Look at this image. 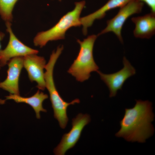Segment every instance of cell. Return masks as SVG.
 Here are the masks:
<instances>
[{
	"label": "cell",
	"instance_id": "obj_1",
	"mask_svg": "<svg viewBox=\"0 0 155 155\" xmlns=\"http://www.w3.org/2000/svg\"><path fill=\"white\" fill-rule=\"evenodd\" d=\"M154 118L152 102L136 100L134 107L125 109L120 121V129L115 135L129 142H145L154 134V128L152 122Z\"/></svg>",
	"mask_w": 155,
	"mask_h": 155
},
{
	"label": "cell",
	"instance_id": "obj_2",
	"mask_svg": "<svg viewBox=\"0 0 155 155\" xmlns=\"http://www.w3.org/2000/svg\"><path fill=\"white\" fill-rule=\"evenodd\" d=\"M85 4L84 1L76 2L74 9L62 17L53 27L36 35L33 39L34 45L42 48L49 41L64 39L65 32L68 29L73 27L80 26L81 24L80 16Z\"/></svg>",
	"mask_w": 155,
	"mask_h": 155
},
{
	"label": "cell",
	"instance_id": "obj_3",
	"mask_svg": "<svg viewBox=\"0 0 155 155\" xmlns=\"http://www.w3.org/2000/svg\"><path fill=\"white\" fill-rule=\"evenodd\" d=\"M97 35L88 36L82 41L77 40L80 45L78 54L68 69V72L75 77L78 81L83 82L88 80L90 73L98 70L93 56V49Z\"/></svg>",
	"mask_w": 155,
	"mask_h": 155
},
{
	"label": "cell",
	"instance_id": "obj_4",
	"mask_svg": "<svg viewBox=\"0 0 155 155\" xmlns=\"http://www.w3.org/2000/svg\"><path fill=\"white\" fill-rule=\"evenodd\" d=\"M57 60L54 57L50 58L46 64L44 76L46 88L49 92L50 100L54 112V116L58 121L60 127L63 129L66 127L69 119L67 109L69 106L79 103V99H75L71 102L65 101L61 97L56 87L53 77L55 65Z\"/></svg>",
	"mask_w": 155,
	"mask_h": 155
},
{
	"label": "cell",
	"instance_id": "obj_5",
	"mask_svg": "<svg viewBox=\"0 0 155 155\" xmlns=\"http://www.w3.org/2000/svg\"><path fill=\"white\" fill-rule=\"evenodd\" d=\"M144 5L143 3L137 0H132L120 7L117 14L112 18L107 21L106 26L97 36L112 32L116 35L120 42L123 43L121 31L123 24L131 16L141 12Z\"/></svg>",
	"mask_w": 155,
	"mask_h": 155
},
{
	"label": "cell",
	"instance_id": "obj_6",
	"mask_svg": "<svg viewBox=\"0 0 155 155\" xmlns=\"http://www.w3.org/2000/svg\"><path fill=\"white\" fill-rule=\"evenodd\" d=\"M91 121L89 115L79 113L72 119V127L62 137L60 143L54 149L55 155H64L67 151L73 148L79 140L82 131Z\"/></svg>",
	"mask_w": 155,
	"mask_h": 155
},
{
	"label": "cell",
	"instance_id": "obj_7",
	"mask_svg": "<svg viewBox=\"0 0 155 155\" xmlns=\"http://www.w3.org/2000/svg\"><path fill=\"white\" fill-rule=\"evenodd\" d=\"M5 24L6 30L9 34V40L6 47L0 50V67L4 66L13 58L38 53V51L26 45L16 37L12 30L10 22H5Z\"/></svg>",
	"mask_w": 155,
	"mask_h": 155
},
{
	"label": "cell",
	"instance_id": "obj_8",
	"mask_svg": "<svg viewBox=\"0 0 155 155\" xmlns=\"http://www.w3.org/2000/svg\"><path fill=\"white\" fill-rule=\"evenodd\" d=\"M123 68L114 73L106 74L99 70L97 71L101 80L108 87L110 97L115 96L117 91L121 90L125 81L136 73L135 69L125 57L123 59Z\"/></svg>",
	"mask_w": 155,
	"mask_h": 155
},
{
	"label": "cell",
	"instance_id": "obj_9",
	"mask_svg": "<svg viewBox=\"0 0 155 155\" xmlns=\"http://www.w3.org/2000/svg\"><path fill=\"white\" fill-rule=\"evenodd\" d=\"M31 54L23 57V67L26 70L30 80L37 83L36 87L39 90H44L46 88L44 69L46 65L44 58Z\"/></svg>",
	"mask_w": 155,
	"mask_h": 155
},
{
	"label": "cell",
	"instance_id": "obj_10",
	"mask_svg": "<svg viewBox=\"0 0 155 155\" xmlns=\"http://www.w3.org/2000/svg\"><path fill=\"white\" fill-rule=\"evenodd\" d=\"M23 57H15L8 61L7 77L3 81L0 82V88L10 94L20 95L19 80L23 67Z\"/></svg>",
	"mask_w": 155,
	"mask_h": 155
},
{
	"label": "cell",
	"instance_id": "obj_11",
	"mask_svg": "<svg viewBox=\"0 0 155 155\" xmlns=\"http://www.w3.org/2000/svg\"><path fill=\"white\" fill-rule=\"evenodd\" d=\"M135 25L133 31L137 38L149 39L155 33V13L150 12L142 16L131 18Z\"/></svg>",
	"mask_w": 155,
	"mask_h": 155
},
{
	"label": "cell",
	"instance_id": "obj_12",
	"mask_svg": "<svg viewBox=\"0 0 155 155\" xmlns=\"http://www.w3.org/2000/svg\"><path fill=\"white\" fill-rule=\"evenodd\" d=\"M132 0H108L102 7L94 12L80 18L81 24L83 26L82 32L84 35L87 34V29L91 26L96 20L103 18L108 11L118 7H121Z\"/></svg>",
	"mask_w": 155,
	"mask_h": 155
},
{
	"label": "cell",
	"instance_id": "obj_13",
	"mask_svg": "<svg viewBox=\"0 0 155 155\" xmlns=\"http://www.w3.org/2000/svg\"><path fill=\"white\" fill-rule=\"evenodd\" d=\"M46 94L38 90L33 96L28 97L21 96L20 95L12 94L5 96V99L0 100V103L3 104L6 100H12L17 103H24L30 106L34 111L36 118L40 119V112H46L47 110L44 108L42 104L43 101L48 98Z\"/></svg>",
	"mask_w": 155,
	"mask_h": 155
},
{
	"label": "cell",
	"instance_id": "obj_14",
	"mask_svg": "<svg viewBox=\"0 0 155 155\" xmlns=\"http://www.w3.org/2000/svg\"><path fill=\"white\" fill-rule=\"evenodd\" d=\"M18 0H0V16L5 22H11L12 21V11Z\"/></svg>",
	"mask_w": 155,
	"mask_h": 155
},
{
	"label": "cell",
	"instance_id": "obj_15",
	"mask_svg": "<svg viewBox=\"0 0 155 155\" xmlns=\"http://www.w3.org/2000/svg\"><path fill=\"white\" fill-rule=\"evenodd\" d=\"M146 3L150 8L151 12L155 13V0H137Z\"/></svg>",
	"mask_w": 155,
	"mask_h": 155
},
{
	"label": "cell",
	"instance_id": "obj_16",
	"mask_svg": "<svg viewBox=\"0 0 155 155\" xmlns=\"http://www.w3.org/2000/svg\"><path fill=\"white\" fill-rule=\"evenodd\" d=\"M5 35V34L2 32L0 31V50L1 48V42L2 41ZM1 67H0V68Z\"/></svg>",
	"mask_w": 155,
	"mask_h": 155
},
{
	"label": "cell",
	"instance_id": "obj_17",
	"mask_svg": "<svg viewBox=\"0 0 155 155\" xmlns=\"http://www.w3.org/2000/svg\"><path fill=\"white\" fill-rule=\"evenodd\" d=\"M59 1H61V0H59Z\"/></svg>",
	"mask_w": 155,
	"mask_h": 155
}]
</instances>
